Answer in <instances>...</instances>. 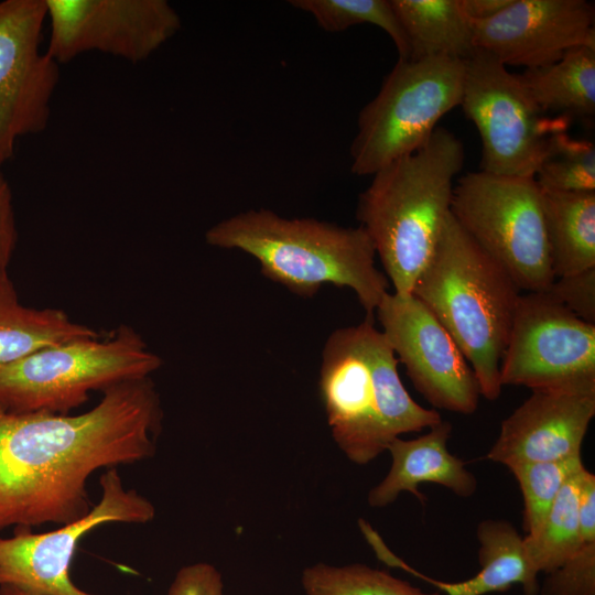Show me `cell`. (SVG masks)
Wrapping results in <instances>:
<instances>
[{
  "mask_svg": "<svg viewBox=\"0 0 595 595\" xmlns=\"http://www.w3.org/2000/svg\"><path fill=\"white\" fill-rule=\"evenodd\" d=\"M463 13L469 21H487L501 12L511 0H458Z\"/></svg>",
  "mask_w": 595,
  "mask_h": 595,
  "instance_id": "d6a6232c",
  "label": "cell"
},
{
  "mask_svg": "<svg viewBox=\"0 0 595 595\" xmlns=\"http://www.w3.org/2000/svg\"><path fill=\"white\" fill-rule=\"evenodd\" d=\"M464 159L461 139L437 127L421 148L372 174L360 193L356 218L371 239L393 293L411 294L433 255Z\"/></svg>",
  "mask_w": 595,
  "mask_h": 595,
  "instance_id": "7a4b0ae2",
  "label": "cell"
},
{
  "mask_svg": "<svg viewBox=\"0 0 595 595\" xmlns=\"http://www.w3.org/2000/svg\"><path fill=\"white\" fill-rule=\"evenodd\" d=\"M18 241L12 190L0 170V291L14 288L8 274Z\"/></svg>",
  "mask_w": 595,
  "mask_h": 595,
  "instance_id": "f546056e",
  "label": "cell"
},
{
  "mask_svg": "<svg viewBox=\"0 0 595 595\" xmlns=\"http://www.w3.org/2000/svg\"><path fill=\"white\" fill-rule=\"evenodd\" d=\"M101 496L80 519L35 533L18 528L0 538V586L26 595H96L72 581L69 569L78 542L97 527L120 522L144 524L155 517L153 504L133 488H126L117 468L100 476Z\"/></svg>",
  "mask_w": 595,
  "mask_h": 595,
  "instance_id": "30bf717a",
  "label": "cell"
},
{
  "mask_svg": "<svg viewBox=\"0 0 595 595\" xmlns=\"http://www.w3.org/2000/svg\"><path fill=\"white\" fill-rule=\"evenodd\" d=\"M595 415V388L534 389L500 425L487 459L509 466L582 455Z\"/></svg>",
  "mask_w": 595,
  "mask_h": 595,
  "instance_id": "2e32d148",
  "label": "cell"
},
{
  "mask_svg": "<svg viewBox=\"0 0 595 595\" xmlns=\"http://www.w3.org/2000/svg\"><path fill=\"white\" fill-rule=\"evenodd\" d=\"M520 292L450 212L411 294L453 337L475 374L480 396L491 401L501 393L500 364Z\"/></svg>",
  "mask_w": 595,
  "mask_h": 595,
  "instance_id": "5b68a950",
  "label": "cell"
},
{
  "mask_svg": "<svg viewBox=\"0 0 595 595\" xmlns=\"http://www.w3.org/2000/svg\"><path fill=\"white\" fill-rule=\"evenodd\" d=\"M464 75L462 60H398L358 115L350 144L351 173L372 175L421 148L441 118L461 105Z\"/></svg>",
  "mask_w": 595,
  "mask_h": 595,
  "instance_id": "52a82bcc",
  "label": "cell"
},
{
  "mask_svg": "<svg viewBox=\"0 0 595 595\" xmlns=\"http://www.w3.org/2000/svg\"><path fill=\"white\" fill-rule=\"evenodd\" d=\"M0 595H26V594L11 586H0Z\"/></svg>",
  "mask_w": 595,
  "mask_h": 595,
  "instance_id": "836d02e7",
  "label": "cell"
},
{
  "mask_svg": "<svg viewBox=\"0 0 595 595\" xmlns=\"http://www.w3.org/2000/svg\"><path fill=\"white\" fill-rule=\"evenodd\" d=\"M451 214L520 291L547 292L554 281L534 176L469 172L454 185Z\"/></svg>",
  "mask_w": 595,
  "mask_h": 595,
  "instance_id": "ba28073f",
  "label": "cell"
},
{
  "mask_svg": "<svg viewBox=\"0 0 595 595\" xmlns=\"http://www.w3.org/2000/svg\"><path fill=\"white\" fill-rule=\"evenodd\" d=\"M318 385L333 440L358 465L375 459L401 434L442 421L437 411L410 397L398 359L372 317L331 333Z\"/></svg>",
  "mask_w": 595,
  "mask_h": 595,
  "instance_id": "277c9868",
  "label": "cell"
},
{
  "mask_svg": "<svg viewBox=\"0 0 595 595\" xmlns=\"http://www.w3.org/2000/svg\"><path fill=\"white\" fill-rule=\"evenodd\" d=\"M45 23V0L0 1V170L51 119L60 65L42 48Z\"/></svg>",
  "mask_w": 595,
  "mask_h": 595,
  "instance_id": "4fadbf2b",
  "label": "cell"
},
{
  "mask_svg": "<svg viewBox=\"0 0 595 595\" xmlns=\"http://www.w3.org/2000/svg\"><path fill=\"white\" fill-rule=\"evenodd\" d=\"M122 325L107 339L79 338L35 351L0 370V405L12 412L68 414L94 390L150 377L162 366Z\"/></svg>",
  "mask_w": 595,
  "mask_h": 595,
  "instance_id": "8992f818",
  "label": "cell"
},
{
  "mask_svg": "<svg viewBox=\"0 0 595 595\" xmlns=\"http://www.w3.org/2000/svg\"><path fill=\"white\" fill-rule=\"evenodd\" d=\"M410 50L409 60H467L475 51L473 22L458 0H390Z\"/></svg>",
  "mask_w": 595,
  "mask_h": 595,
  "instance_id": "44dd1931",
  "label": "cell"
},
{
  "mask_svg": "<svg viewBox=\"0 0 595 595\" xmlns=\"http://www.w3.org/2000/svg\"><path fill=\"white\" fill-rule=\"evenodd\" d=\"M534 180L542 191L595 192L594 143L554 133Z\"/></svg>",
  "mask_w": 595,
  "mask_h": 595,
  "instance_id": "484cf974",
  "label": "cell"
},
{
  "mask_svg": "<svg viewBox=\"0 0 595 595\" xmlns=\"http://www.w3.org/2000/svg\"><path fill=\"white\" fill-rule=\"evenodd\" d=\"M539 595H595V541L583 542L571 558L547 573Z\"/></svg>",
  "mask_w": 595,
  "mask_h": 595,
  "instance_id": "83f0119b",
  "label": "cell"
},
{
  "mask_svg": "<svg viewBox=\"0 0 595 595\" xmlns=\"http://www.w3.org/2000/svg\"><path fill=\"white\" fill-rule=\"evenodd\" d=\"M544 115L591 120L595 116V46L569 50L556 62L518 74Z\"/></svg>",
  "mask_w": 595,
  "mask_h": 595,
  "instance_id": "ffe728a7",
  "label": "cell"
},
{
  "mask_svg": "<svg viewBox=\"0 0 595 595\" xmlns=\"http://www.w3.org/2000/svg\"><path fill=\"white\" fill-rule=\"evenodd\" d=\"M501 386L595 388V324L547 292L521 294L500 364Z\"/></svg>",
  "mask_w": 595,
  "mask_h": 595,
  "instance_id": "8fae6325",
  "label": "cell"
},
{
  "mask_svg": "<svg viewBox=\"0 0 595 595\" xmlns=\"http://www.w3.org/2000/svg\"><path fill=\"white\" fill-rule=\"evenodd\" d=\"M375 313L398 361L430 404L461 414L477 410L480 391L473 369L419 299L388 292Z\"/></svg>",
  "mask_w": 595,
  "mask_h": 595,
  "instance_id": "5bb4252c",
  "label": "cell"
},
{
  "mask_svg": "<svg viewBox=\"0 0 595 595\" xmlns=\"http://www.w3.org/2000/svg\"><path fill=\"white\" fill-rule=\"evenodd\" d=\"M102 393L76 415L0 405V531L80 519L94 506L87 483L95 472L154 456L163 411L152 379Z\"/></svg>",
  "mask_w": 595,
  "mask_h": 595,
  "instance_id": "6da1fadb",
  "label": "cell"
},
{
  "mask_svg": "<svg viewBox=\"0 0 595 595\" xmlns=\"http://www.w3.org/2000/svg\"><path fill=\"white\" fill-rule=\"evenodd\" d=\"M479 572L461 582H444L414 570L389 552L385 562L433 585L446 595H486L508 591L521 584L523 595H539V573L530 563L523 538L506 520L486 519L478 523Z\"/></svg>",
  "mask_w": 595,
  "mask_h": 595,
  "instance_id": "ac0fdd59",
  "label": "cell"
},
{
  "mask_svg": "<svg viewBox=\"0 0 595 595\" xmlns=\"http://www.w3.org/2000/svg\"><path fill=\"white\" fill-rule=\"evenodd\" d=\"M289 3L309 13L326 32H342L359 24L382 29L392 40L400 61L410 58V50L390 0H291Z\"/></svg>",
  "mask_w": 595,
  "mask_h": 595,
  "instance_id": "cb8c5ba5",
  "label": "cell"
},
{
  "mask_svg": "<svg viewBox=\"0 0 595 595\" xmlns=\"http://www.w3.org/2000/svg\"><path fill=\"white\" fill-rule=\"evenodd\" d=\"M482 141L480 171L534 176L552 136L565 131V120H547L518 74L484 50L465 60L459 105Z\"/></svg>",
  "mask_w": 595,
  "mask_h": 595,
  "instance_id": "9c48e42d",
  "label": "cell"
},
{
  "mask_svg": "<svg viewBox=\"0 0 595 595\" xmlns=\"http://www.w3.org/2000/svg\"><path fill=\"white\" fill-rule=\"evenodd\" d=\"M205 239L210 246L252 256L266 278L300 296H313L323 284L349 288L367 317L388 293L389 280L377 269L375 247L361 226L285 218L259 208L223 219Z\"/></svg>",
  "mask_w": 595,
  "mask_h": 595,
  "instance_id": "3957f363",
  "label": "cell"
},
{
  "mask_svg": "<svg viewBox=\"0 0 595 595\" xmlns=\"http://www.w3.org/2000/svg\"><path fill=\"white\" fill-rule=\"evenodd\" d=\"M221 574L212 564L197 562L181 567L175 574L167 595H223Z\"/></svg>",
  "mask_w": 595,
  "mask_h": 595,
  "instance_id": "4dcf8cb0",
  "label": "cell"
},
{
  "mask_svg": "<svg viewBox=\"0 0 595 595\" xmlns=\"http://www.w3.org/2000/svg\"><path fill=\"white\" fill-rule=\"evenodd\" d=\"M542 208L554 278L595 268V192L542 191Z\"/></svg>",
  "mask_w": 595,
  "mask_h": 595,
  "instance_id": "d6986e66",
  "label": "cell"
},
{
  "mask_svg": "<svg viewBox=\"0 0 595 595\" xmlns=\"http://www.w3.org/2000/svg\"><path fill=\"white\" fill-rule=\"evenodd\" d=\"M578 511L582 541H595V475L587 469L582 479Z\"/></svg>",
  "mask_w": 595,
  "mask_h": 595,
  "instance_id": "1f68e13d",
  "label": "cell"
},
{
  "mask_svg": "<svg viewBox=\"0 0 595 595\" xmlns=\"http://www.w3.org/2000/svg\"><path fill=\"white\" fill-rule=\"evenodd\" d=\"M301 581L306 595H440L361 563H317L303 571Z\"/></svg>",
  "mask_w": 595,
  "mask_h": 595,
  "instance_id": "d4e9b609",
  "label": "cell"
},
{
  "mask_svg": "<svg viewBox=\"0 0 595 595\" xmlns=\"http://www.w3.org/2000/svg\"><path fill=\"white\" fill-rule=\"evenodd\" d=\"M98 333L58 309H32L18 301L15 289L0 292V370L43 348Z\"/></svg>",
  "mask_w": 595,
  "mask_h": 595,
  "instance_id": "7402d4cb",
  "label": "cell"
},
{
  "mask_svg": "<svg viewBox=\"0 0 595 595\" xmlns=\"http://www.w3.org/2000/svg\"><path fill=\"white\" fill-rule=\"evenodd\" d=\"M595 8L586 0H511L473 23L474 46L504 65L542 67L577 46H595Z\"/></svg>",
  "mask_w": 595,
  "mask_h": 595,
  "instance_id": "9a60e30c",
  "label": "cell"
},
{
  "mask_svg": "<svg viewBox=\"0 0 595 595\" xmlns=\"http://www.w3.org/2000/svg\"><path fill=\"white\" fill-rule=\"evenodd\" d=\"M581 465L582 455L551 462H523L508 466L523 497V529L536 536L542 528L566 478Z\"/></svg>",
  "mask_w": 595,
  "mask_h": 595,
  "instance_id": "4316f807",
  "label": "cell"
},
{
  "mask_svg": "<svg viewBox=\"0 0 595 595\" xmlns=\"http://www.w3.org/2000/svg\"><path fill=\"white\" fill-rule=\"evenodd\" d=\"M45 50L58 65L90 52L139 63L182 25L166 0H45Z\"/></svg>",
  "mask_w": 595,
  "mask_h": 595,
  "instance_id": "7c38bea8",
  "label": "cell"
},
{
  "mask_svg": "<svg viewBox=\"0 0 595 595\" xmlns=\"http://www.w3.org/2000/svg\"><path fill=\"white\" fill-rule=\"evenodd\" d=\"M585 470L583 464L566 478L540 531L523 538L530 563L538 573L555 570L583 543L578 502Z\"/></svg>",
  "mask_w": 595,
  "mask_h": 595,
  "instance_id": "603a6c76",
  "label": "cell"
},
{
  "mask_svg": "<svg viewBox=\"0 0 595 595\" xmlns=\"http://www.w3.org/2000/svg\"><path fill=\"white\" fill-rule=\"evenodd\" d=\"M547 293L581 320L595 324V268L555 278Z\"/></svg>",
  "mask_w": 595,
  "mask_h": 595,
  "instance_id": "f1b7e54d",
  "label": "cell"
},
{
  "mask_svg": "<svg viewBox=\"0 0 595 595\" xmlns=\"http://www.w3.org/2000/svg\"><path fill=\"white\" fill-rule=\"evenodd\" d=\"M451 433L452 424L442 420L416 439L392 440L387 447L392 457L391 467L369 491V506L386 507L403 491H409L424 504L425 497L419 490L423 483L444 486L459 497L474 495L477 479L462 459L450 453L447 441Z\"/></svg>",
  "mask_w": 595,
  "mask_h": 595,
  "instance_id": "e0dca14e",
  "label": "cell"
}]
</instances>
